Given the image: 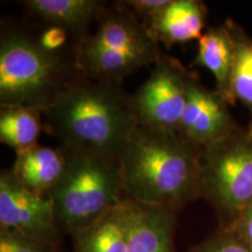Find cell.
<instances>
[{
    "instance_id": "1",
    "label": "cell",
    "mask_w": 252,
    "mask_h": 252,
    "mask_svg": "<svg viewBox=\"0 0 252 252\" xmlns=\"http://www.w3.org/2000/svg\"><path fill=\"white\" fill-rule=\"evenodd\" d=\"M130 98L117 82L70 81L43 111V126L70 152L119 159L138 127Z\"/></svg>"
},
{
    "instance_id": "2",
    "label": "cell",
    "mask_w": 252,
    "mask_h": 252,
    "mask_svg": "<svg viewBox=\"0 0 252 252\" xmlns=\"http://www.w3.org/2000/svg\"><path fill=\"white\" fill-rule=\"evenodd\" d=\"M203 150L175 131L138 126L119 157L124 195L176 210L201 196Z\"/></svg>"
},
{
    "instance_id": "3",
    "label": "cell",
    "mask_w": 252,
    "mask_h": 252,
    "mask_svg": "<svg viewBox=\"0 0 252 252\" xmlns=\"http://www.w3.org/2000/svg\"><path fill=\"white\" fill-rule=\"evenodd\" d=\"M48 195L59 229L72 234L125 198L119 159L68 151L65 171Z\"/></svg>"
},
{
    "instance_id": "4",
    "label": "cell",
    "mask_w": 252,
    "mask_h": 252,
    "mask_svg": "<svg viewBox=\"0 0 252 252\" xmlns=\"http://www.w3.org/2000/svg\"><path fill=\"white\" fill-rule=\"evenodd\" d=\"M67 70L59 52H49L21 34H2L0 41V104L45 111L60 90Z\"/></svg>"
},
{
    "instance_id": "5",
    "label": "cell",
    "mask_w": 252,
    "mask_h": 252,
    "mask_svg": "<svg viewBox=\"0 0 252 252\" xmlns=\"http://www.w3.org/2000/svg\"><path fill=\"white\" fill-rule=\"evenodd\" d=\"M201 196L228 220L226 225L252 203V123L203 150Z\"/></svg>"
},
{
    "instance_id": "6",
    "label": "cell",
    "mask_w": 252,
    "mask_h": 252,
    "mask_svg": "<svg viewBox=\"0 0 252 252\" xmlns=\"http://www.w3.org/2000/svg\"><path fill=\"white\" fill-rule=\"evenodd\" d=\"M189 74L190 70L178 59L160 55L149 78L130 98L138 126L178 132L187 100Z\"/></svg>"
},
{
    "instance_id": "7",
    "label": "cell",
    "mask_w": 252,
    "mask_h": 252,
    "mask_svg": "<svg viewBox=\"0 0 252 252\" xmlns=\"http://www.w3.org/2000/svg\"><path fill=\"white\" fill-rule=\"evenodd\" d=\"M0 228L18 230L53 243L58 241L60 230L49 195L30 190L11 169L0 173Z\"/></svg>"
},
{
    "instance_id": "8",
    "label": "cell",
    "mask_w": 252,
    "mask_h": 252,
    "mask_svg": "<svg viewBox=\"0 0 252 252\" xmlns=\"http://www.w3.org/2000/svg\"><path fill=\"white\" fill-rule=\"evenodd\" d=\"M229 105L219 91L208 89L197 75L190 71L178 133L202 150L225 139L241 128Z\"/></svg>"
},
{
    "instance_id": "9",
    "label": "cell",
    "mask_w": 252,
    "mask_h": 252,
    "mask_svg": "<svg viewBox=\"0 0 252 252\" xmlns=\"http://www.w3.org/2000/svg\"><path fill=\"white\" fill-rule=\"evenodd\" d=\"M160 55L159 49L104 48L82 41L75 54V62L86 77L117 82L145 65L154 64Z\"/></svg>"
},
{
    "instance_id": "10",
    "label": "cell",
    "mask_w": 252,
    "mask_h": 252,
    "mask_svg": "<svg viewBox=\"0 0 252 252\" xmlns=\"http://www.w3.org/2000/svg\"><path fill=\"white\" fill-rule=\"evenodd\" d=\"M132 201L124 198L99 219L71 234L74 252H127Z\"/></svg>"
},
{
    "instance_id": "11",
    "label": "cell",
    "mask_w": 252,
    "mask_h": 252,
    "mask_svg": "<svg viewBox=\"0 0 252 252\" xmlns=\"http://www.w3.org/2000/svg\"><path fill=\"white\" fill-rule=\"evenodd\" d=\"M207 9L198 0H171L165 11L147 25L152 39L168 48L200 40L206 26Z\"/></svg>"
},
{
    "instance_id": "12",
    "label": "cell",
    "mask_w": 252,
    "mask_h": 252,
    "mask_svg": "<svg viewBox=\"0 0 252 252\" xmlns=\"http://www.w3.org/2000/svg\"><path fill=\"white\" fill-rule=\"evenodd\" d=\"M173 232L174 210L132 201L127 252H175Z\"/></svg>"
},
{
    "instance_id": "13",
    "label": "cell",
    "mask_w": 252,
    "mask_h": 252,
    "mask_svg": "<svg viewBox=\"0 0 252 252\" xmlns=\"http://www.w3.org/2000/svg\"><path fill=\"white\" fill-rule=\"evenodd\" d=\"M68 162L64 147L36 146L18 153L13 167L15 178L21 185L37 194L48 195L62 178Z\"/></svg>"
},
{
    "instance_id": "14",
    "label": "cell",
    "mask_w": 252,
    "mask_h": 252,
    "mask_svg": "<svg viewBox=\"0 0 252 252\" xmlns=\"http://www.w3.org/2000/svg\"><path fill=\"white\" fill-rule=\"evenodd\" d=\"M234 62V39L226 24L212 27L200 37L193 65L212 72L216 81V90L230 105L236 103L232 94Z\"/></svg>"
},
{
    "instance_id": "15",
    "label": "cell",
    "mask_w": 252,
    "mask_h": 252,
    "mask_svg": "<svg viewBox=\"0 0 252 252\" xmlns=\"http://www.w3.org/2000/svg\"><path fill=\"white\" fill-rule=\"evenodd\" d=\"M83 41L93 46L116 49H158L146 25H141L131 14L125 12L106 13L100 19L94 35Z\"/></svg>"
},
{
    "instance_id": "16",
    "label": "cell",
    "mask_w": 252,
    "mask_h": 252,
    "mask_svg": "<svg viewBox=\"0 0 252 252\" xmlns=\"http://www.w3.org/2000/svg\"><path fill=\"white\" fill-rule=\"evenodd\" d=\"M23 5L50 26L67 32L83 31L104 8L98 0H25Z\"/></svg>"
},
{
    "instance_id": "17",
    "label": "cell",
    "mask_w": 252,
    "mask_h": 252,
    "mask_svg": "<svg viewBox=\"0 0 252 252\" xmlns=\"http://www.w3.org/2000/svg\"><path fill=\"white\" fill-rule=\"evenodd\" d=\"M43 111L31 106L0 105V140L21 153L36 146L43 123Z\"/></svg>"
},
{
    "instance_id": "18",
    "label": "cell",
    "mask_w": 252,
    "mask_h": 252,
    "mask_svg": "<svg viewBox=\"0 0 252 252\" xmlns=\"http://www.w3.org/2000/svg\"><path fill=\"white\" fill-rule=\"evenodd\" d=\"M235 46L232 94L252 116V39L234 21H226ZM252 123V122H251Z\"/></svg>"
},
{
    "instance_id": "19",
    "label": "cell",
    "mask_w": 252,
    "mask_h": 252,
    "mask_svg": "<svg viewBox=\"0 0 252 252\" xmlns=\"http://www.w3.org/2000/svg\"><path fill=\"white\" fill-rule=\"evenodd\" d=\"M0 252H55V243L14 229L0 228Z\"/></svg>"
},
{
    "instance_id": "20",
    "label": "cell",
    "mask_w": 252,
    "mask_h": 252,
    "mask_svg": "<svg viewBox=\"0 0 252 252\" xmlns=\"http://www.w3.org/2000/svg\"><path fill=\"white\" fill-rule=\"evenodd\" d=\"M194 252H252L234 234L223 228L219 234L207 239Z\"/></svg>"
},
{
    "instance_id": "21",
    "label": "cell",
    "mask_w": 252,
    "mask_h": 252,
    "mask_svg": "<svg viewBox=\"0 0 252 252\" xmlns=\"http://www.w3.org/2000/svg\"><path fill=\"white\" fill-rule=\"evenodd\" d=\"M224 229L234 234L252 251V203Z\"/></svg>"
},
{
    "instance_id": "22",
    "label": "cell",
    "mask_w": 252,
    "mask_h": 252,
    "mask_svg": "<svg viewBox=\"0 0 252 252\" xmlns=\"http://www.w3.org/2000/svg\"><path fill=\"white\" fill-rule=\"evenodd\" d=\"M169 2L171 0H130L124 1V4L133 9L134 13L146 19L147 25H150L165 11Z\"/></svg>"
},
{
    "instance_id": "23",
    "label": "cell",
    "mask_w": 252,
    "mask_h": 252,
    "mask_svg": "<svg viewBox=\"0 0 252 252\" xmlns=\"http://www.w3.org/2000/svg\"><path fill=\"white\" fill-rule=\"evenodd\" d=\"M67 41V31L58 26H50L48 30L42 32L37 40L43 48L49 52H60V48Z\"/></svg>"
}]
</instances>
